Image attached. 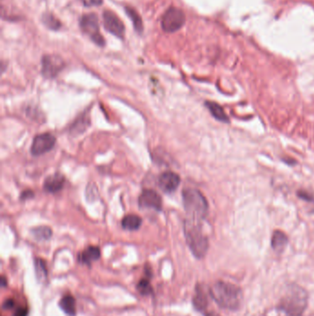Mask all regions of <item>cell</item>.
<instances>
[{"label": "cell", "instance_id": "obj_1", "mask_svg": "<svg viewBox=\"0 0 314 316\" xmlns=\"http://www.w3.org/2000/svg\"><path fill=\"white\" fill-rule=\"evenodd\" d=\"M209 294L219 307L228 311H237L242 305L243 293L238 286L226 281H217L209 289Z\"/></svg>", "mask_w": 314, "mask_h": 316}, {"label": "cell", "instance_id": "obj_2", "mask_svg": "<svg viewBox=\"0 0 314 316\" xmlns=\"http://www.w3.org/2000/svg\"><path fill=\"white\" fill-rule=\"evenodd\" d=\"M307 306V291L297 284H290L279 300L278 309L286 316H302Z\"/></svg>", "mask_w": 314, "mask_h": 316}, {"label": "cell", "instance_id": "obj_3", "mask_svg": "<svg viewBox=\"0 0 314 316\" xmlns=\"http://www.w3.org/2000/svg\"><path fill=\"white\" fill-rule=\"evenodd\" d=\"M183 231L186 243L193 256L198 259L204 258L208 252L209 242L203 231L201 221L186 218L183 223Z\"/></svg>", "mask_w": 314, "mask_h": 316}, {"label": "cell", "instance_id": "obj_4", "mask_svg": "<svg viewBox=\"0 0 314 316\" xmlns=\"http://www.w3.org/2000/svg\"><path fill=\"white\" fill-rule=\"evenodd\" d=\"M182 202L188 218L202 221L208 214V203L200 191L186 188L182 191Z\"/></svg>", "mask_w": 314, "mask_h": 316}, {"label": "cell", "instance_id": "obj_5", "mask_svg": "<svg viewBox=\"0 0 314 316\" xmlns=\"http://www.w3.org/2000/svg\"><path fill=\"white\" fill-rule=\"evenodd\" d=\"M80 27L81 31L88 36L95 45L101 47L105 46V40L103 36H101L99 20L95 13H86L81 16Z\"/></svg>", "mask_w": 314, "mask_h": 316}, {"label": "cell", "instance_id": "obj_6", "mask_svg": "<svg viewBox=\"0 0 314 316\" xmlns=\"http://www.w3.org/2000/svg\"><path fill=\"white\" fill-rule=\"evenodd\" d=\"M185 23V15L183 11L175 7L169 8L162 16V30L166 33H175L179 31Z\"/></svg>", "mask_w": 314, "mask_h": 316}, {"label": "cell", "instance_id": "obj_7", "mask_svg": "<svg viewBox=\"0 0 314 316\" xmlns=\"http://www.w3.org/2000/svg\"><path fill=\"white\" fill-rule=\"evenodd\" d=\"M65 67L66 63L60 56L46 55L42 58V73L48 79L56 78Z\"/></svg>", "mask_w": 314, "mask_h": 316}, {"label": "cell", "instance_id": "obj_8", "mask_svg": "<svg viewBox=\"0 0 314 316\" xmlns=\"http://www.w3.org/2000/svg\"><path fill=\"white\" fill-rule=\"evenodd\" d=\"M102 19H103V26L107 31L116 36L117 38L124 39L126 27L121 19L113 11H103Z\"/></svg>", "mask_w": 314, "mask_h": 316}, {"label": "cell", "instance_id": "obj_9", "mask_svg": "<svg viewBox=\"0 0 314 316\" xmlns=\"http://www.w3.org/2000/svg\"><path fill=\"white\" fill-rule=\"evenodd\" d=\"M56 139L51 133H43L37 135L30 147V153L33 155H41L51 151L55 144Z\"/></svg>", "mask_w": 314, "mask_h": 316}, {"label": "cell", "instance_id": "obj_10", "mask_svg": "<svg viewBox=\"0 0 314 316\" xmlns=\"http://www.w3.org/2000/svg\"><path fill=\"white\" fill-rule=\"evenodd\" d=\"M139 207L143 209H153L161 211L162 200L158 193L153 189H145L142 192L138 199Z\"/></svg>", "mask_w": 314, "mask_h": 316}, {"label": "cell", "instance_id": "obj_11", "mask_svg": "<svg viewBox=\"0 0 314 316\" xmlns=\"http://www.w3.org/2000/svg\"><path fill=\"white\" fill-rule=\"evenodd\" d=\"M181 182V178L178 174L167 171L162 173L159 178V186L160 188L167 194L173 193L175 189H177Z\"/></svg>", "mask_w": 314, "mask_h": 316}, {"label": "cell", "instance_id": "obj_12", "mask_svg": "<svg viewBox=\"0 0 314 316\" xmlns=\"http://www.w3.org/2000/svg\"><path fill=\"white\" fill-rule=\"evenodd\" d=\"M65 183H66V179L62 174H54L46 178L44 182V189H46L47 193L56 194L63 189Z\"/></svg>", "mask_w": 314, "mask_h": 316}, {"label": "cell", "instance_id": "obj_13", "mask_svg": "<svg viewBox=\"0 0 314 316\" xmlns=\"http://www.w3.org/2000/svg\"><path fill=\"white\" fill-rule=\"evenodd\" d=\"M289 243L288 236L281 230H276L272 236L271 246L277 254H282Z\"/></svg>", "mask_w": 314, "mask_h": 316}, {"label": "cell", "instance_id": "obj_14", "mask_svg": "<svg viewBox=\"0 0 314 316\" xmlns=\"http://www.w3.org/2000/svg\"><path fill=\"white\" fill-rule=\"evenodd\" d=\"M101 257V250L97 246H90L80 255V262L83 265H90L99 260Z\"/></svg>", "mask_w": 314, "mask_h": 316}, {"label": "cell", "instance_id": "obj_15", "mask_svg": "<svg viewBox=\"0 0 314 316\" xmlns=\"http://www.w3.org/2000/svg\"><path fill=\"white\" fill-rule=\"evenodd\" d=\"M192 303L198 311H203L208 305V296L201 286H198L195 290V295L192 299Z\"/></svg>", "mask_w": 314, "mask_h": 316}, {"label": "cell", "instance_id": "obj_16", "mask_svg": "<svg viewBox=\"0 0 314 316\" xmlns=\"http://www.w3.org/2000/svg\"><path fill=\"white\" fill-rule=\"evenodd\" d=\"M206 107H208V110L210 111L213 117H215L218 121L224 123L229 122V118L227 116V114L224 111L223 107L221 106H219L217 103L207 101L206 102Z\"/></svg>", "mask_w": 314, "mask_h": 316}, {"label": "cell", "instance_id": "obj_17", "mask_svg": "<svg viewBox=\"0 0 314 316\" xmlns=\"http://www.w3.org/2000/svg\"><path fill=\"white\" fill-rule=\"evenodd\" d=\"M59 307L67 315H76V300L72 296H64L59 301Z\"/></svg>", "mask_w": 314, "mask_h": 316}, {"label": "cell", "instance_id": "obj_18", "mask_svg": "<svg viewBox=\"0 0 314 316\" xmlns=\"http://www.w3.org/2000/svg\"><path fill=\"white\" fill-rule=\"evenodd\" d=\"M89 126H90V117L88 116V114L84 113L73 123L72 127L70 128L71 134L78 135L81 133H83Z\"/></svg>", "mask_w": 314, "mask_h": 316}, {"label": "cell", "instance_id": "obj_19", "mask_svg": "<svg viewBox=\"0 0 314 316\" xmlns=\"http://www.w3.org/2000/svg\"><path fill=\"white\" fill-rule=\"evenodd\" d=\"M141 224V217H139L137 214H127L122 220V227L129 231L138 230Z\"/></svg>", "mask_w": 314, "mask_h": 316}, {"label": "cell", "instance_id": "obj_20", "mask_svg": "<svg viewBox=\"0 0 314 316\" xmlns=\"http://www.w3.org/2000/svg\"><path fill=\"white\" fill-rule=\"evenodd\" d=\"M125 11L127 12V16L130 18L135 30L139 35L142 34L143 30H144V25H143L141 16L138 14V12L135 9H133L131 7H128V6L125 7Z\"/></svg>", "mask_w": 314, "mask_h": 316}, {"label": "cell", "instance_id": "obj_21", "mask_svg": "<svg viewBox=\"0 0 314 316\" xmlns=\"http://www.w3.org/2000/svg\"><path fill=\"white\" fill-rule=\"evenodd\" d=\"M42 21L46 28L52 31H59L62 27L60 21L52 13H44L42 16Z\"/></svg>", "mask_w": 314, "mask_h": 316}, {"label": "cell", "instance_id": "obj_22", "mask_svg": "<svg viewBox=\"0 0 314 316\" xmlns=\"http://www.w3.org/2000/svg\"><path fill=\"white\" fill-rule=\"evenodd\" d=\"M34 268H35L36 277L39 282H45L47 279V266H46V261L36 258L34 260Z\"/></svg>", "mask_w": 314, "mask_h": 316}, {"label": "cell", "instance_id": "obj_23", "mask_svg": "<svg viewBox=\"0 0 314 316\" xmlns=\"http://www.w3.org/2000/svg\"><path fill=\"white\" fill-rule=\"evenodd\" d=\"M30 232L37 240H47L52 237V230L49 227L46 226L36 227Z\"/></svg>", "mask_w": 314, "mask_h": 316}, {"label": "cell", "instance_id": "obj_24", "mask_svg": "<svg viewBox=\"0 0 314 316\" xmlns=\"http://www.w3.org/2000/svg\"><path fill=\"white\" fill-rule=\"evenodd\" d=\"M137 290L142 296H148L153 294V289L149 278H143L137 283Z\"/></svg>", "mask_w": 314, "mask_h": 316}, {"label": "cell", "instance_id": "obj_25", "mask_svg": "<svg viewBox=\"0 0 314 316\" xmlns=\"http://www.w3.org/2000/svg\"><path fill=\"white\" fill-rule=\"evenodd\" d=\"M298 197H299L300 199L304 200V201H307V202H310V203H314L313 195L309 194L308 192H305V191H299L298 193Z\"/></svg>", "mask_w": 314, "mask_h": 316}, {"label": "cell", "instance_id": "obj_26", "mask_svg": "<svg viewBox=\"0 0 314 316\" xmlns=\"http://www.w3.org/2000/svg\"><path fill=\"white\" fill-rule=\"evenodd\" d=\"M82 4L85 7H92V6H101L102 5L103 1L102 0H81Z\"/></svg>", "mask_w": 314, "mask_h": 316}, {"label": "cell", "instance_id": "obj_27", "mask_svg": "<svg viewBox=\"0 0 314 316\" xmlns=\"http://www.w3.org/2000/svg\"><path fill=\"white\" fill-rule=\"evenodd\" d=\"M2 307H3L4 310H11V309H13L15 307V301H14V300H12V299H8V300H6L3 302Z\"/></svg>", "mask_w": 314, "mask_h": 316}, {"label": "cell", "instance_id": "obj_28", "mask_svg": "<svg viewBox=\"0 0 314 316\" xmlns=\"http://www.w3.org/2000/svg\"><path fill=\"white\" fill-rule=\"evenodd\" d=\"M28 313H29V311H28L27 308H24V307H18V308L16 309L14 315L13 316H28Z\"/></svg>", "mask_w": 314, "mask_h": 316}, {"label": "cell", "instance_id": "obj_29", "mask_svg": "<svg viewBox=\"0 0 314 316\" xmlns=\"http://www.w3.org/2000/svg\"><path fill=\"white\" fill-rule=\"evenodd\" d=\"M32 197H34V193L30 189H27L25 192H23L20 196V198L22 200L30 199Z\"/></svg>", "mask_w": 314, "mask_h": 316}, {"label": "cell", "instance_id": "obj_30", "mask_svg": "<svg viewBox=\"0 0 314 316\" xmlns=\"http://www.w3.org/2000/svg\"><path fill=\"white\" fill-rule=\"evenodd\" d=\"M1 286H2L3 288H5L6 286H7V279H6V277L4 275L1 277Z\"/></svg>", "mask_w": 314, "mask_h": 316}, {"label": "cell", "instance_id": "obj_31", "mask_svg": "<svg viewBox=\"0 0 314 316\" xmlns=\"http://www.w3.org/2000/svg\"><path fill=\"white\" fill-rule=\"evenodd\" d=\"M206 316H219V314L215 311H209L208 313H206Z\"/></svg>", "mask_w": 314, "mask_h": 316}]
</instances>
